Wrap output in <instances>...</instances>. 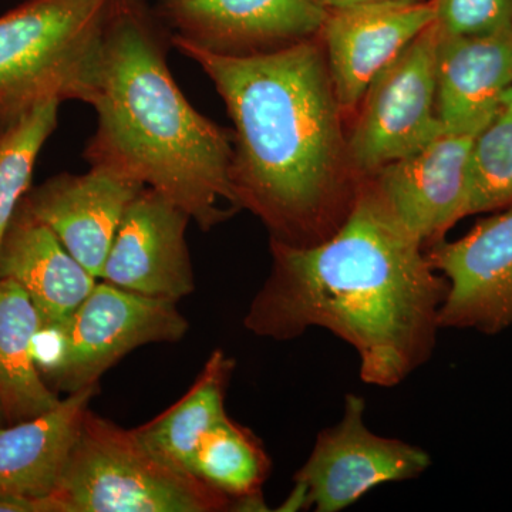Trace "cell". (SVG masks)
<instances>
[{
    "label": "cell",
    "instance_id": "6da1fadb",
    "mask_svg": "<svg viewBox=\"0 0 512 512\" xmlns=\"http://www.w3.org/2000/svg\"><path fill=\"white\" fill-rule=\"evenodd\" d=\"M271 254V274L245 315L249 332L292 340L329 330L356 350L360 379L377 387L399 386L433 356L448 284L375 181L359 185L325 241L271 239Z\"/></svg>",
    "mask_w": 512,
    "mask_h": 512
},
{
    "label": "cell",
    "instance_id": "7a4b0ae2",
    "mask_svg": "<svg viewBox=\"0 0 512 512\" xmlns=\"http://www.w3.org/2000/svg\"><path fill=\"white\" fill-rule=\"evenodd\" d=\"M171 45L210 77L234 123L239 208L254 212L275 241L306 247L329 238L360 184H353L342 107L316 39L255 56Z\"/></svg>",
    "mask_w": 512,
    "mask_h": 512
},
{
    "label": "cell",
    "instance_id": "3957f363",
    "mask_svg": "<svg viewBox=\"0 0 512 512\" xmlns=\"http://www.w3.org/2000/svg\"><path fill=\"white\" fill-rule=\"evenodd\" d=\"M168 45L170 33L146 0H111L87 100L97 127L84 157L160 192L210 231L241 210L231 178L234 133L191 106L168 67Z\"/></svg>",
    "mask_w": 512,
    "mask_h": 512
},
{
    "label": "cell",
    "instance_id": "277c9868",
    "mask_svg": "<svg viewBox=\"0 0 512 512\" xmlns=\"http://www.w3.org/2000/svg\"><path fill=\"white\" fill-rule=\"evenodd\" d=\"M111 0H28L0 16V133L47 100L87 103Z\"/></svg>",
    "mask_w": 512,
    "mask_h": 512
},
{
    "label": "cell",
    "instance_id": "5b68a950",
    "mask_svg": "<svg viewBox=\"0 0 512 512\" xmlns=\"http://www.w3.org/2000/svg\"><path fill=\"white\" fill-rule=\"evenodd\" d=\"M234 501L154 456L134 433L84 413L47 512H218Z\"/></svg>",
    "mask_w": 512,
    "mask_h": 512
},
{
    "label": "cell",
    "instance_id": "8992f818",
    "mask_svg": "<svg viewBox=\"0 0 512 512\" xmlns=\"http://www.w3.org/2000/svg\"><path fill=\"white\" fill-rule=\"evenodd\" d=\"M56 365L47 373L57 390L69 394L97 386L110 367L150 343L178 342L188 320L177 302L97 282L62 325Z\"/></svg>",
    "mask_w": 512,
    "mask_h": 512
},
{
    "label": "cell",
    "instance_id": "52a82bcc",
    "mask_svg": "<svg viewBox=\"0 0 512 512\" xmlns=\"http://www.w3.org/2000/svg\"><path fill=\"white\" fill-rule=\"evenodd\" d=\"M436 47L433 23L370 83L348 138L353 174L375 177L443 133L436 109Z\"/></svg>",
    "mask_w": 512,
    "mask_h": 512
},
{
    "label": "cell",
    "instance_id": "ba28073f",
    "mask_svg": "<svg viewBox=\"0 0 512 512\" xmlns=\"http://www.w3.org/2000/svg\"><path fill=\"white\" fill-rule=\"evenodd\" d=\"M365 413V400L350 393L339 423L318 434L311 456L293 477L305 488L309 508L345 510L373 488L413 480L431 466L423 448L373 433Z\"/></svg>",
    "mask_w": 512,
    "mask_h": 512
},
{
    "label": "cell",
    "instance_id": "9c48e42d",
    "mask_svg": "<svg viewBox=\"0 0 512 512\" xmlns=\"http://www.w3.org/2000/svg\"><path fill=\"white\" fill-rule=\"evenodd\" d=\"M154 10L171 40L224 56L316 39L328 15L319 0H156Z\"/></svg>",
    "mask_w": 512,
    "mask_h": 512
},
{
    "label": "cell",
    "instance_id": "30bf717a",
    "mask_svg": "<svg viewBox=\"0 0 512 512\" xmlns=\"http://www.w3.org/2000/svg\"><path fill=\"white\" fill-rule=\"evenodd\" d=\"M448 289L440 329H474L497 335L512 325V205L478 222L457 241L427 251Z\"/></svg>",
    "mask_w": 512,
    "mask_h": 512
},
{
    "label": "cell",
    "instance_id": "8fae6325",
    "mask_svg": "<svg viewBox=\"0 0 512 512\" xmlns=\"http://www.w3.org/2000/svg\"><path fill=\"white\" fill-rule=\"evenodd\" d=\"M190 215L144 187L124 211L99 279L126 291L178 302L195 289L185 231Z\"/></svg>",
    "mask_w": 512,
    "mask_h": 512
},
{
    "label": "cell",
    "instance_id": "7c38bea8",
    "mask_svg": "<svg viewBox=\"0 0 512 512\" xmlns=\"http://www.w3.org/2000/svg\"><path fill=\"white\" fill-rule=\"evenodd\" d=\"M434 19L433 0L328 10L319 35L342 110L359 106L377 74Z\"/></svg>",
    "mask_w": 512,
    "mask_h": 512
},
{
    "label": "cell",
    "instance_id": "4fadbf2b",
    "mask_svg": "<svg viewBox=\"0 0 512 512\" xmlns=\"http://www.w3.org/2000/svg\"><path fill=\"white\" fill-rule=\"evenodd\" d=\"M473 133L443 131L412 156L386 165L372 177L394 214L424 245L443 241L468 217Z\"/></svg>",
    "mask_w": 512,
    "mask_h": 512
},
{
    "label": "cell",
    "instance_id": "5bb4252c",
    "mask_svg": "<svg viewBox=\"0 0 512 512\" xmlns=\"http://www.w3.org/2000/svg\"><path fill=\"white\" fill-rule=\"evenodd\" d=\"M143 188L92 167L86 174L55 175L29 191L23 204L99 279L124 211Z\"/></svg>",
    "mask_w": 512,
    "mask_h": 512
},
{
    "label": "cell",
    "instance_id": "9a60e30c",
    "mask_svg": "<svg viewBox=\"0 0 512 512\" xmlns=\"http://www.w3.org/2000/svg\"><path fill=\"white\" fill-rule=\"evenodd\" d=\"M436 83L444 131L480 133L512 86V26L478 36L437 33Z\"/></svg>",
    "mask_w": 512,
    "mask_h": 512
},
{
    "label": "cell",
    "instance_id": "2e32d148",
    "mask_svg": "<svg viewBox=\"0 0 512 512\" xmlns=\"http://www.w3.org/2000/svg\"><path fill=\"white\" fill-rule=\"evenodd\" d=\"M100 386L87 387L60 400L36 419L0 427V501L26 512H47L84 413Z\"/></svg>",
    "mask_w": 512,
    "mask_h": 512
},
{
    "label": "cell",
    "instance_id": "e0dca14e",
    "mask_svg": "<svg viewBox=\"0 0 512 512\" xmlns=\"http://www.w3.org/2000/svg\"><path fill=\"white\" fill-rule=\"evenodd\" d=\"M0 278L22 286L42 319L59 326L89 296L96 276L66 248L35 215L19 205L0 249Z\"/></svg>",
    "mask_w": 512,
    "mask_h": 512
},
{
    "label": "cell",
    "instance_id": "ac0fdd59",
    "mask_svg": "<svg viewBox=\"0 0 512 512\" xmlns=\"http://www.w3.org/2000/svg\"><path fill=\"white\" fill-rule=\"evenodd\" d=\"M40 328L42 319L25 289L0 278V407L9 424L36 419L60 403L37 367Z\"/></svg>",
    "mask_w": 512,
    "mask_h": 512
},
{
    "label": "cell",
    "instance_id": "d6986e66",
    "mask_svg": "<svg viewBox=\"0 0 512 512\" xmlns=\"http://www.w3.org/2000/svg\"><path fill=\"white\" fill-rule=\"evenodd\" d=\"M235 360L212 352L190 390L156 419L133 429L141 443L181 473H190L195 448L205 433L227 416L225 394Z\"/></svg>",
    "mask_w": 512,
    "mask_h": 512
},
{
    "label": "cell",
    "instance_id": "ffe728a7",
    "mask_svg": "<svg viewBox=\"0 0 512 512\" xmlns=\"http://www.w3.org/2000/svg\"><path fill=\"white\" fill-rule=\"evenodd\" d=\"M271 468L262 441L227 414L202 436L190 473L231 498L232 511H269L262 487Z\"/></svg>",
    "mask_w": 512,
    "mask_h": 512
},
{
    "label": "cell",
    "instance_id": "44dd1931",
    "mask_svg": "<svg viewBox=\"0 0 512 512\" xmlns=\"http://www.w3.org/2000/svg\"><path fill=\"white\" fill-rule=\"evenodd\" d=\"M62 101L37 104L0 133V249L32 183L40 150L57 126Z\"/></svg>",
    "mask_w": 512,
    "mask_h": 512
},
{
    "label": "cell",
    "instance_id": "7402d4cb",
    "mask_svg": "<svg viewBox=\"0 0 512 512\" xmlns=\"http://www.w3.org/2000/svg\"><path fill=\"white\" fill-rule=\"evenodd\" d=\"M512 205V113L500 110L474 138L467 215Z\"/></svg>",
    "mask_w": 512,
    "mask_h": 512
},
{
    "label": "cell",
    "instance_id": "603a6c76",
    "mask_svg": "<svg viewBox=\"0 0 512 512\" xmlns=\"http://www.w3.org/2000/svg\"><path fill=\"white\" fill-rule=\"evenodd\" d=\"M440 36H478L512 26V0H433Z\"/></svg>",
    "mask_w": 512,
    "mask_h": 512
},
{
    "label": "cell",
    "instance_id": "cb8c5ba5",
    "mask_svg": "<svg viewBox=\"0 0 512 512\" xmlns=\"http://www.w3.org/2000/svg\"><path fill=\"white\" fill-rule=\"evenodd\" d=\"M326 9H345L353 6L379 5V3L412 2V0H319Z\"/></svg>",
    "mask_w": 512,
    "mask_h": 512
},
{
    "label": "cell",
    "instance_id": "d4e9b609",
    "mask_svg": "<svg viewBox=\"0 0 512 512\" xmlns=\"http://www.w3.org/2000/svg\"><path fill=\"white\" fill-rule=\"evenodd\" d=\"M501 110L512 113V86L504 94L503 101H501Z\"/></svg>",
    "mask_w": 512,
    "mask_h": 512
},
{
    "label": "cell",
    "instance_id": "484cf974",
    "mask_svg": "<svg viewBox=\"0 0 512 512\" xmlns=\"http://www.w3.org/2000/svg\"><path fill=\"white\" fill-rule=\"evenodd\" d=\"M0 512H26L25 508L20 507V505L10 504V503H2L0 501Z\"/></svg>",
    "mask_w": 512,
    "mask_h": 512
},
{
    "label": "cell",
    "instance_id": "4316f807",
    "mask_svg": "<svg viewBox=\"0 0 512 512\" xmlns=\"http://www.w3.org/2000/svg\"><path fill=\"white\" fill-rule=\"evenodd\" d=\"M2 417H3V412H2V407H0V420H2Z\"/></svg>",
    "mask_w": 512,
    "mask_h": 512
}]
</instances>
